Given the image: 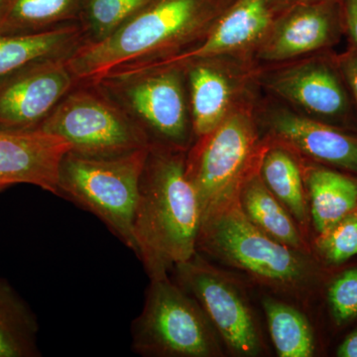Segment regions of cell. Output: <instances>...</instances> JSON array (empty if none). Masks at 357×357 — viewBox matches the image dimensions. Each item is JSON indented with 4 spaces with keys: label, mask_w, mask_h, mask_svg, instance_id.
<instances>
[{
    "label": "cell",
    "mask_w": 357,
    "mask_h": 357,
    "mask_svg": "<svg viewBox=\"0 0 357 357\" xmlns=\"http://www.w3.org/2000/svg\"><path fill=\"white\" fill-rule=\"evenodd\" d=\"M187 150L152 144L133 220L134 253L149 279L169 276L197 253L202 210L185 174Z\"/></svg>",
    "instance_id": "cell-1"
},
{
    "label": "cell",
    "mask_w": 357,
    "mask_h": 357,
    "mask_svg": "<svg viewBox=\"0 0 357 357\" xmlns=\"http://www.w3.org/2000/svg\"><path fill=\"white\" fill-rule=\"evenodd\" d=\"M197 252L293 304L309 303L325 274L316 256L275 241L249 222L238 199L202 218Z\"/></svg>",
    "instance_id": "cell-2"
},
{
    "label": "cell",
    "mask_w": 357,
    "mask_h": 357,
    "mask_svg": "<svg viewBox=\"0 0 357 357\" xmlns=\"http://www.w3.org/2000/svg\"><path fill=\"white\" fill-rule=\"evenodd\" d=\"M231 1L152 0L107 38L77 47L68 58L77 83H95L174 55Z\"/></svg>",
    "instance_id": "cell-3"
},
{
    "label": "cell",
    "mask_w": 357,
    "mask_h": 357,
    "mask_svg": "<svg viewBox=\"0 0 357 357\" xmlns=\"http://www.w3.org/2000/svg\"><path fill=\"white\" fill-rule=\"evenodd\" d=\"M149 148L114 157L70 150L59 168L57 196L93 213L133 252L134 213Z\"/></svg>",
    "instance_id": "cell-4"
},
{
    "label": "cell",
    "mask_w": 357,
    "mask_h": 357,
    "mask_svg": "<svg viewBox=\"0 0 357 357\" xmlns=\"http://www.w3.org/2000/svg\"><path fill=\"white\" fill-rule=\"evenodd\" d=\"M206 312L170 277L150 279L131 325V349L144 357H220L223 345Z\"/></svg>",
    "instance_id": "cell-5"
},
{
    "label": "cell",
    "mask_w": 357,
    "mask_h": 357,
    "mask_svg": "<svg viewBox=\"0 0 357 357\" xmlns=\"http://www.w3.org/2000/svg\"><path fill=\"white\" fill-rule=\"evenodd\" d=\"M67 141L70 151L89 157H114L151 146L130 115L96 83H79L40 126Z\"/></svg>",
    "instance_id": "cell-6"
},
{
    "label": "cell",
    "mask_w": 357,
    "mask_h": 357,
    "mask_svg": "<svg viewBox=\"0 0 357 357\" xmlns=\"http://www.w3.org/2000/svg\"><path fill=\"white\" fill-rule=\"evenodd\" d=\"M265 151V150H264ZM257 134L248 115H227L187 152L185 174L206 213L238 199L243 183L259 168Z\"/></svg>",
    "instance_id": "cell-7"
},
{
    "label": "cell",
    "mask_w": 357,
    "mask_h": 357,
    "mask_svg": "<svg viewBox=\"0 0 357 357\" xmlns=\"http://www.w3.org/2000/svg\"><path fill=\"white\" fill-rule=\"evenodd\" d=\"M183 70L157 68L95 82L126 110L152 144L189 149L192 132Z\"/></svg>",
    "instance_id": "cell-8"
},
{
    "label": "cell",
    "mask_w": 357,
    "mask_h": 357,
    "mask_svg": "<svg viewBox=\"0 0 357 357\" xmlns=\"http://www.w3.org/2000/svg\"><path fill=\"white\" fill-rule=\"evenodd\" d=\"M172 272L176 283L206 312L230 354L243 357L264 354V342L246 292L229 270L197 252L176 265Z\"/></svg>",
    "instance_id": "cell-9"
},
{
    "label": "cell",
    "mask_w": 357,
    "mask_h": 357,
    "mask_svg": "<svg viewBox=\"0 0 357 357\" xmlns=\"http://www.w3.org/2000/svg\"><path fill=\"white\" fill-rule=\"evenodd\" d=\"M68 58L37 61L0 79V130L40 128L77 84Z\"/></svg>",
    "instance_id": "cell-10"
},
{
    "label": "cell",
    "mask_w": 357,
    "mask_h": 357,
    "mask_svg": "<svg viewBox=\"0 0 357 357\" xmlns=\"http://www.w3.org/2000/svg\"><path fill=\"white\" fill-rule=\"evenodd\" d=\"M278 0H232L220 14L215 26L202 43L187 51L115 75L130 74L157 68L182 67L195 61L230 53L261 39L273 22L275 13L280 8Z\"/></svg>",
    "instance_id": "cell-11"
},
{
    "label": "cell",
    "mask_w": 357,
    "mask_h": 357,
    "mask_svg": "<svg viewBox=\"0 0 357 357\" xmlns=\"http://www.w3.org/2000/svg\"><path fill=\"white\" fill-rule=\"evenodd\" d=\"M344 82L342 70L317 61L281 70L271 77L269 84L277 95L304 109L312 119L344 129L352 115Z\"/></svg>",
    "instance_id": "cell-12"
},
{
    "label": "cell",
    "mask_w": 357,
    "mask_h": 357,
    "mask_svg": "<svg viewBox=\"0 0 357 357\" xmlns=\"http://www.w3.org/2000/svg\"><path fill=\"white\" fill-rule=\"evenodd\" d=\"M70 150L60 136L41 129L0 130V184H30L57 195L59 168Z\"/></svg>",
    "instance_id": "cell-13"
},
{
    "label": "cell",
    "mask_w": 357,
    "mask_h": 357,
    "mask_svg": "<svg viewBox=\"0 0 357 357\" xmlns=\"http://www.w3.org/2000/svg\"><path fill=\"white\" fill-rule=\"evenodd\" d=\"M272 135L289 149L357 177V137L344 129L288 109L270 114Z\"/></svg>",
    "instance_id": "cell-14"
},
{
    "label": "cell",
    "mask_w": 357,
    "mask_h": 357,
    "mask_svg": "<svg viewBox=\"0 0 357 357\" xmlns=\"http://www.w3.org/2000/svg\"><path fill=\"white\" fill-rule=\"evenodd\" d=\"M340 18V0L289 7L263 46L262 58L284 61L325 48L337 39Z\"/></svg>",
    "instance_id": "cell-15"
},
{
    "label": "cell",
    "mask_w": 357,
    "mask_h": 357,
    "mask_svg": "<svg viewBox=\"0 0 357 357\" xmlns=\"http://www.w3.org/2000/svg\"><path fill=\"white\" fill-rule=\"evenodd\" d=\"M303 178L317 236L357 211V178L354 176L326 166L312 165L305 168Z\"/></svg>",
    "instance_id": "cell-16"
},
{
    "label": "cell",
    "mask_w": 357,
    "mask_h": 357,
    "mask_svg": "<svg viewBox=\"0 0 357 357\" xmlns=\"http://www.w3.org/2000/svg\"><path fill=\"white\" fill-rule=\"evenodd\" d=\"M238 204L249 222L267 236L289 248L314 255L311 243L303 236L291 213L263 182L259 168L243 183Z\"/></svg>",
    "instance_id": "cell-17"
},
{
    "label": "cell",
    "mask_w": 357,
    "mask_h": 357,
    "mask_svg": "<svg viewBox=\"0 0 357 357\" xmlns=\"http://www.w3.org/2000/svg\"><path fill=\"white\" fill-rule=\"evenodd\" d=\"M84 42L79 22L34 34H0V79L37 61L70 57Z\"/></svg>",
    "instance_id": "cell-18"
},
{
    "label": "cell",
    "mask_w": 357,
    "mask_h": 357,
    "mask_svg": "<svg viewBox=\"0 0 357 357\" xmlns=\"http://www.w3.org/2000/svg\"><path fill=\"white\" fill-rule=\"evenodd\" d=\"M184 66L191 98L192 133L198 138L203 137L227 119L231 88L227 77L206 60Z\"/></svg>",
    "instance_id": "cell-19"
},
{
    "label": "cell",
    "mask_w": 357,
    "mask_h": 357,
    "mask_svg": "<svg viewBox=\"0 0 357 357\" xmlns=\"http://www.w3.org/2000/svg\"><path fill=\"white\" fill-rule=\"evenodd\" d=\"M259 174L268 189L291 213L310 241L311 215L302 169L288 150L269 148L262 155Z\"/></svg>",
    "instance_id": "cell-20"
},
{
    "label": "cell",
    "mask_w": 357,
    "mask_h": 357,
    "mask_svg": "<svg viewBox=\"0 0 357 357\" xmlns=\"http://www.w3.org/2000/svg\"><path fill=\"white\" fill-rule=\"evenodd\" d=\"M83 0H4L0 34H34L79 22Z\"/></svg>",
    "instance_id": "cell-21"
},
{
    "label": "cell",
    "mask_w": 357,
    "mask_h": 357,
    "mask_svg": "<svg viewBox=\"0 0 357 357\" xmlns=\"http://www.w3.org/2000/svg\"><path fill=\"white\" fill-rule=\"evenodd\" d=\"M36 314L6 279L0 277V357H40Z\"/></svg>",
    "instance_id": "cell-22"
},
{
    "label": "cell",
    "mask_w": 357,
    "mask_h": 357,
    "mask_svg": "<svg viewBox=\"0 0 357 357\" xmlns=\"http://www.w3.org/2000/svg\"><path fill=\"white\" fill-rule=\"evenodd\" d=\"M263 310L273 342L280 357H311L316 351L314 331L304 312L293 303L265 296Z\"/></svg>",
    "instance_id": "cell-23"
},
{
    "label": "cell",
    "mask_w": 357,
    "mask_h": 357,
    "mask_svg": "<svg viewBox=\"0 0 357 357\" xmlns=\"http://www.w3.org/2000/svg\"><path fill=\"white\" fill-rule=\"evenodd\" d=\"M152 0H83L79 23L84 42L102 41Z\"/></svg>",
    "instance_id": "cell-24"
},
{
    "label": "cell",
    "mask_w": 357,
    "mask_h": 357,
    "mask_svg": "<svg viewBox=\"0 0 357 357\" xmlns=\"http://www.w3.org/2000/svg\"><path fill=\"white\" fill-rule=\"evenodd\" d=\"M312 249L319 261L328 265L342 264L357 256V211L318 234Z\"/></svg>",
    "instance_id": "cell-25"
},
{
    "label": "cell",
    "mask_w": 357,
    "mask_h": 357,
    "mask_svg": "<svg viewBox=\"0 0 357 357\" xmlns=\"http://www.w3.org/2000/svg\"><path fill=\"white\" fill-rule=\"evenodd\" d=\"M328 300L333 319L338 325L357 318V268L342 272L331 283Z\"/></svg>",
    "instance_id": "cell-26"
},
{
    "label": "cell",
    "mask_w": 357,
    "mask_h": 357,
    "mask_svg": "<svg viewBox=\"0 0 357 357\" xmlns=\"http://www.w3.org/2000/svg\"><path fill=\"white\" fill-rule=\"evenodd\" d=\"M340 69L342 70V76L345 83L349 86L352 98L357 107V50L342 57L340 63Z\"/></svg>",
    "instance_id": "cell-27"
},
{
    "label": "cell",
    "mask_w": 357,
    "mask_h": 357,
    "mask_svg": "<svg viewBox=\"0 0 357 357\" xmlns=\"http://www.w3.org/2000/svg\"><path fill=\"white\" fill-rule=\"evenodd\" d=\"M340 1H342L344 24L357 50V0H340Z\"/></svg>",
    "instance_id": "cell-28"
},
{
    "label": "cell",
    "mask_w": 357,
    "mask_h": 357,
    "mask_svg": "<svg viewBox=\"0 0 357 357\" xmlns=\"http://www.w3.org/2000/svg\"><path fill=\"white\" fill-rule=\"evenodd\" d=\"M337 356L340 357H357V328L349 333L338 347Z\"/></svg>",
    "instance_id": "cell-29"
},
{
    "label": "cell",
    "mask_w": 357,
    "mask_h": 357,
    "mask_svg": "<svg viewBox=\"0 0 357 357\" xmlns=\"http://www.w3.org/2000/svg\"><path fill=\"white\" fill-rule=\"evenodd\" d=\"M278 1L281 7L286 6V8H289L296 4L312 3V2L326 1V0H278Z\"/></svg>",
    "instance_id": "cell-30"
},
{
    "label": "cell",
    "mask_w": 357,
    "mask_h": 357,
    "mask_svg": "<svg viewBox=\"0 0 357 357\" xmlns=\"http://www.w3.org/2000/svg\"><path fill=\"white\" fill-rule=\"evenodd\" d=\"M9 185H7L6 184H0V192L3 191L4 189H6V188H8Z\"/></svg>",
    "instance_id": "cell-31"
},
{
    "label": "cell",
    "mask_w": 357,
    "mask_h": 357,
    "mask_svg": "<svg viewBox=\"0 0 357 357\" xmlns=\"http://www.w3.org/2000/svg\"><path fill=\"white\" fill-rule=\"evenodd\" d=\"M4 0H0V6H1V4L3 3Z\"/></svg>",
    "instance_id": "cell-32"
}]
</instances>
